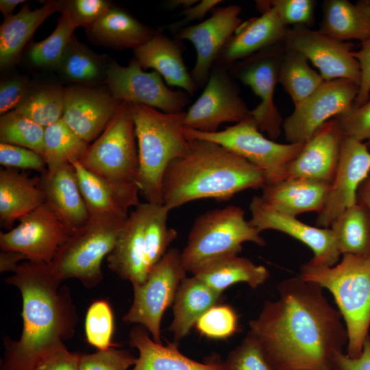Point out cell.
I'll list each match as a JSON object with an SVG mask.
<instances>
[{
	"label": "cell",
	"mask_w": 370,
	"mask_h": 370,
	"mask_svg": "<svg viewBox=\"0 0 370 370\" xmlns=\"http://www.w3.org/2000/svg\"><path fill=\"white\" fill-rule=\"evenodd\" d=\"M122 103L106 86H66L62 119L81 139L90 144L107 127Z\"/></svg>",
	"instance_id": "d6986e66"
},
{
	"label": "cell",
	"mask_w": 370,
	"mask_h": 370,
	"mask_svg": "<svg viewBox=\"0 0 370 370\" xmlns=\"http://www.w3.org/2000/svg\"><path fill=\"white\" fill-rule=\"evenodd\" d=\"M249 223L260 232L273 230L286 234L307 245L313 252L309 261L313 264L332 267L341 255L330 227H314L296 217L281 213L265 204L260 197H254L249 204Z\"/></svg>",
	"instance_id": "ffe728a7"
},
{
	"label": "cell",
	"mask_w": 370,
	"mask_h": 370,
	"mask_svg": "<svg viewBox=\"0 0 370 370\" xmlns=\"http://www.w3.org/2000/svg\"><path fill=\"white\" fill-rule=\"evenodd\" d=\"M108 0H69L64 1L62 10L66 12L77 27L86 29L100 18L112 6Z\"/></svg>",
	"instance_id": "681fc988"
},
{
	"label": "cell",
	"mask_w": 370,
	"mask_h": 370,
	"mask_svg": "<svg viewBox=\"0 0 370 370\" xmlns=\"http://www.w3.org/2000/svg\"><path fill=\"white\" fill-rule=\"evenodd\" d=\"M261 15L243 22L222 49L214 64L230 69L237 62L283 42L288 29L267 1H257Z\"/></svg>",
	"instance_id": "7402d4cb"
},
{
	"label": "cell",
	"mask_w": 370,
	"mask_h": 370,
	"mask_svg": "<svg viewBox=\"0 0 370 370\" xmlns=\"http://www.w3.org/2000/svg\"><path fill=\"white\" fill-rule=\"evenodd\" d=\"M345 134L338 119L321 125L307 140L286 168L285 178H301L331 184Z\"/></svg>",
	"instance_id": "44dd1931"
},
{
	"label": "cell",
	"mask_w": 370,
	"mask_h": 370,
	"mask_svg": "<svg viewBox=\"0 0 370 370\" xmlns=\"http://www.w3.org/2000/svg\"><path fill=\"white\" fill-rule=\"evenodd\" d=\"M145 202L140 203L125 221L115 245L107 256L108 267L132 286L143 283L149 273L145 238Z\"/></svg>",
	"instance_id": "cb8c5ba5"
},
{
	"label": "cell",
	"mask_w": 370,
	"mask_h": 370,
	"mask_svg": "<svg viewBox=\"0 0 370 370\" xmlns=\"http://www.w3.org/2000/svg\"><path fill=\"white\" fill-rule=\"evenodd\" d=\"M57 25L45 39L29 44L25 59L30 66L40 70H56L76 27L62 10Z\"/></svg>",
	"instance_id": "ab89813d"
},
{
	"label": "cell",
	"mask_w": 370,
	"mask_h": 370,
	"mask_svg": "<svg viewBox=\"0 0 370 370\" xmlns=\"http://www.w3.org/2000/svg\"><path fill=\"white\" fill-rule=\"evenodd\" d=\"M320 285L300 276L282 281L279 297L267 301L250 332L276 370H334L348 335L343 317Z\"/></svg>",
	"instance_id": "6da1fadb"
},
{
	"label": "cell",
	"mask_w": 370,
	"mask_h": 370,
	"mask_svg": "<svg viewBox=\"0 0 370 370\" xmlns=\"http://www.w3.org/2000/svg\"><path fill=\"white\" fill-rule=\"evenodd\" d=\"M283 42L310 61L325 81L347 79L359 85L360 66L352 55V42L335 39L305 26L288 28Z\"/></svg>",
	"instance_id": "2e32d148"
},
{
	"label": "cell",
	"mask_w": 370,
	"mask_h": 370,
	"mask_svg": "<svg viewBox=\"0 0 370 370\" xmlns=\"http://www.w3.org/2000/svg\"><path fill=\"white\" fill-rule=\"evenodd\" d=\"M241 10L237 5L215 9L208 19L175 34V39L189 40L196 49L197 58L190 75L198 88L205 86L222 49L242 24Z\"/></svg>",
	"instance_id": "ac0fdd59"
},
{
	"label": "cell",
	"mask_w": 370,
	"mask_h": 370,
	"mask_svg": "<svg viewBox=\"0 0 370 370\" xmlns=\"http://www.w3.org/2000/svg\"><path fill=\"white\" fill-rule=\"evenodd\" d=\"M64 87L54 84H32L24 99L14 110L45 128L62 118Z\"/></svg>",
	"instance_id": "74e56055"
},
{
	"label": "cell",
	"mask_w": 370,
	"mask_h": 370,
	"mask_svg": "<svg viewBox=\"0 0 370 370\" xmlns=\"http://www.w3.org/2000/svg\"><path fill=\"white\" fill-rule=\"evenodd\" d=\"M358 60L360 70V80L357 97L353 108H358L369 99L370 95V38L361 42L360 49L352 51Z\"/></svg>",
	"instance_id": "f5cc1de1"
},
{
	"label": "cell",
	"mask_w": 370,
	"mask_h": 370,
	"mask_svg": "<svg viewBox=\"0 0 370 370\" xmlns=\"http://www.w3.org/2000/svg\"><path fill=\"white\" fill-rule=\"evenodd\" d=\"M224 365L226 370H276L250 332L228 354Z\"/></svg>",
	"instance_id": "f6af8a7d"
},
{
	"label": "cell",
	"mask_w": 370,
	"mask_h": 370,
	"mask_svg": "<svg viewBox=\"0 0 370 370\" xmlns=\"http://www.w3.org/2000/svg\"><path fill=\"white\" fill-rule=\"evenodd\" d=\"M333 295L347 331V355L359 356L370 327V254H344L332 267L306 262L299 275Z\"/></svg>",
	"instance_id": "5b68a950"
},
{
	"label": "cell",
	"mask_w": 370,
	"mask_h": 370,
	"mask_svg": "<svg viewBox=\"0 0 370 370\" xmlns=\"http://www.w3.org/2000/svg\"><path fill=\"white\" fill-rule=\"evenodd\" d=\"M188 138L218 143L248 160L265 175L267 183L285 178L286 168L301 150L304 143H278L267 138L250 116L215 132L185 129Z\"/></svg>",
	"instance_id": "9c48e42d"
},
{
	"label": "cell",
	"mask_w": 370,
	"mask_h": 370,
	"mask_svg": "<svg viewBox=\"0 0 370 370\" xmlns=\"http://www.w3.org/2000/svg\"><path fill=\"white\" fill-rule=\"evenodd\" d=\"M180 41L158 30L148 41L133 50L134 59L143 69H153L168 85L180 88L193 96L198 87L183 60Z\"/></svg>",
	"instance_id": "d4e9b609"
},
{
	"label": "cell",
	"mask_w": 370,
	"mask_h": 370,
	"mask_svg": "<svg viewBox=\"0 0 370 370\" xmlns=\"http://www.w3.org/2000/svg\"><path fill=\"white\" fill-rule=\"evenodd\" d=\"M45 201L73 232L90 221V214L71 164L46 171L40 178Z\"/></svg>",
	"instance_id": "4316f807"
},
{
	"label": "cell",
	"mask_w": 370,
	"mask_h": 370,
	"mask_svg": "<svg viewBox=\"0 0 370 370\" xmlns=\"http://www.w3.org/2000/svg\"><path fill=\"white\" fill-rule=\"evenodd\" d=\"M357 202L363 204L370 210V173L358 188Z\"/></svg>",
	"instance_id": "680465c9"
},
{
	"label": "cell",
	"mask_w": 370,
	"mask_h": 370,
	"mask_svg": "<svg viewBox=\"0 0 370 370\" xmlns=\"http://www.w3.org/2000/svg\"><path fill=\"white\" fill-rule=\"evenodd\" d=\"M193 275L222 293L227 288L238 282H245L251 288H256L267 281L269 273L264 266L257 265L237 255L216 262Z\"/></svg>",
	"instance_id": "e575fe53"
},
{
	"label": "cell",
	"mask_w": 370,
	"mask_h": 370,
	"mask_svg": "<svg viewBox=\"0 0 370 370\" xmlns=\"http://www.w3.org/2000/svg\"><path fill=\"white\" fill-rule=\"evenodd\" d=\"M110 58L95 53L73 35L60 62L57 71L64 80L76 85L106 84Z\"/></svg>",
	"instance_id": "836d02e7"
},
{
	"label": "cell",
	"mask_w": 370,
	"mask_h": 370,
	"mask_svg": "<svg viewBox=\"0 0 370 370\" xmlns=\"http://www.w3.org/2000/svg\"><path fill=\"white\" fill-rule=\"evenodd\" d=\"M284 50V42H281L257 52L230 68L233 75L260 98V103L250 110V116L259 130L267 133L271 140L280 135L283 124L274 103V92Z\"/></svg>",
	"instance_id": "4fadbf2b"
},
{
	"label": "cell",
	"mask_w": 370,
	"mask_h": 370,
	"mask_svg": "<svg viewBox=\"0 0 370 370\" xmlns=\"http://www.w3.org/2000/svg\"><path fill=\"white\" fill-rule=\"evenodd\" d=\"M238 315L229 305L217 304L204 313L195 323L199 332L210 338L225 339L238 328Z\"/></svg>",
	"instance_id": "ee69618b"
},
{
	"label": "cell",
	"mask_w": 370,
	"mask_h": 370,
	"mask_svg": "<svg viewBox=\"0 0 370 370\" xmlns=\"http://www.w3.org/2000/svg\"><path fill=\"white\" fill-rule=\"evenodd\" d=\"M45 128L14 110L0 118V143L33 150L44 158Z\"/></svg>",
	"instance_id": "b9f144b4"
},
{
	"label": "cell",
	"mask_w": 370,
	"mask_h": 370,
	"mask_svg": "<svg viewBox=\"0 0 370 370\" xmlns=\"http://www.w3.org/2000/svg\"><path fill=\"white\" fill-rule=\"evenodd\" d=\"M124 222L90 219L72 232L49 264L53 274L61 282L74 278L88 288L98 284L103 260L112 251Z\"/></svg>",
	"instance_id": "52a82bcc"
},
{
	"label": "cell",
	"mask_w": 370,
	"mask_h": 370,
	"mask_svg": "<svg viewBox=\"0 0 370 370\" xmlns=\"http://www.w3.org/2000/svg\"><path fill=\"white\" fill-rule=\"evenodd\" d=\"M334 370H370V335L365 341L361 354L352 358L343 352L337 354L334 358Z\"/></svg>",
	"instance_id": "9f6ffc18"
},
{
	"label": "cell",
	"mask_w": 370,
	"mask_h": 370,
	"mask_svg": "<svg viewBox=\"0 0 370 370\" xmlns=\"http://www.w3.org/2000/svg\"><path fill=\"white\" fill-rule=\"evenodd\" d=\"M324 82L320 73L310 66L308 60L303 54L284 45L278 82L290 95L295 107L309 97Z\"/></svg>",
	"instance_id": "8d00e7d4"
},
{
	"label": "cell",
	"mask_w": 370,
	"mask_h": 370,
	"mask_svg": "<svg viewBox=\"0 0 370 370\" xmlns=\"http://www.w3.org/2000/svg\"><path fill=\"white\" fill-rule=\"evenodd\" d=\"M64 1L49 0L42 6L31 10L25 5L21 10L5 18L0 26V68L5 71L18 60L25 46L38 27L51 14L61 12Z\"/></svg>",
	"instance_id": "f1b7e54d"
},
{
	"label": "cell",
	"mask_w": 370,
	"mask_h": 370,
	"mask_svg": "<svg viewBox=\"0 0 370 370\" xmlns=\"http://www.w3.org/2000/svg\"><path fill=\"white\" fill-rule=\"evenodd\" d=\"M187 129L215 132L223 123H237L250 114L228 69L214 64L204 89L185 112Z\"/></svg>",
	"instance_id": "9a60e30c"
},
{
	"label": "cell",
	"mask_w": 370,
	"mask_h": 370,
	"mask_svg": "<svg viewBox=\"0 0 370 370\" xmlns=\"http://www.w3.org/2000/svg\"><path fill=\"white\" fill-rule=\"evenodd\" d=\"M358 89V84L347 79L325 81L283 121L286 140L289 143H304L325 123L347 114Z\"/></svg>",
	"instance_id": "8fae6325"
},
{
	"label": "cell",
	"mask_w": 370,
	"mask_h": 370,
	"mask_svg": "<svg viewBox=\"0 0 370 370\" xmlns=\"http://www.w3.org/2000/svg\"><path fill=\"white\" fill-rule=\"evenodd\" d=\"M45 202L40 179L30 178L12 169L0 170V222L11 229L13 223Z\"/></svg>",
	"instance_id": "4dcf8cb0"
},
{
	"label": "cell",
	"mask_w": 370,
	"mask_h": 370,
	"mask_svg": "<svg viewBox=\"0 0 370 370\" xmlns=\"http://www.w3.org/2000/svg\"><path fill=\"white\" fill-rule=\"evenodd\" d=\"M188 140L187 153L171 161L164 173L162 199L170 211L200 199L227 201L266 184L264 173L234 152L212 141Z\"/></svg>",
	"instance_id": "3957f363"
},
{
	"label": "cell",
	"mask_w": 370,
	"mask_h": 370,
	"mask_svg": "<svg viewBox=\"0 0 370 370\" xmlns=\"http://www.w3.org/2000/svg\"><path fill=\"white\" fill-rule=\"evenodd\" d=\"M186 273L181 251L176 248L169 249L149 271L145 281L133 286V302L123 321L143 326L155 342L162 343V319L166 310L173 304Z\"/></svg>",
	"instance_id": "30bf717a"
},
{
	"label": "cell",
	"mask_w": 370,
	"mask_h": 370,
	"mask_svg": "<svg viewBox=\"0 0 370 370\" xmlns=\"http://www.w3.org/2000/svg\"><path fill=\"white\" fill-rule=\"evenodd\" d=\"M369 173V149L365 143L345 135L334 179L325 203L318 212L316 226L330 227L344 210L356 204L358 188Z\"/></svg>",
	"instance_id": "e0dca14e"
},
{
	"label": "cell",
	"mask_w": 370,
	"mask_h": 370,
	"mask_svg": "<svg viewBox=\"0 0 370 370\" xmlns=\"http://www.w3.org/2000/svg\"><path fill=\"white\" fill-rule=\"evenodd\" d=\"M24 0H1L0 10L5 18L13 15V11L18 5L25 3Z\"/></svg>",
	"instance_id": "91938a15"
},
{
	"label": "cell",
	"mask_w": 370,
	"mask_h": 370,
	"mask_svg": "<svg viewBox=\"0 0 370 370\" xmlns=\"http://www.w3.org/2000/svg\"><path fill=\"white\" fill-rule=\"evenodd\" d=\"M0 164L7 169H22L40 171H47L42 156L29 149L0 143Z\"/></svg>",
	"instance_id": "c3c4849f"
},
{
	"label": "cell",
	"mask_w": 370,
	"mask_h": 370,
	"mask_svg": "<svg viewBox=\"0 0 370 370\" xmlns=\"http://www.w3.org/2000/svg\"><path fill=\"white\" fill-rule=\"evenodd\" d=\"M18 221L1 232L0 248L18 252L28 261L50 264L73 232L46 201Z\"/></svg>",
	"instance_id": "7c38bea8"
},
{
	"label": "cell",
	"mask_w": 370,
	"mask_h": 370,
	"mask_svg": "<svg viewBox=\"0 0 370 370\" xmlns=\"http://www.w3.org/2000/svg\"><path fill=\"white\" fill-rule=\"evenodd\" d=\"M27 77L12 74L1 79L0 83V114L15 110L21 103L30 86Z\"/></svg>",
	"instance_id": "816d5d0a"
},
{
	"label": "cell",
	"mask_w": 370,
	"mask_h": 370,
	"mask_svg": "<svg viewBox=\"0 0 370 370\" xmlns=\"http://www.w3.org/2000/svg\"><path fill=\"white\" fill-rule=\"evenodd\" d=\"M72 165L90 219H109L124 221L131 207L140 202L136 183L116 182L104 179L86 169L79 160Z\"/></svg>",
	"instance_id": "603a6c76"
},
{
	"label": "cell",
	"mask_w": 370,
	"mask_h": 370,
	"mask_svg": "<svg viewBox=\"0 0 370 370\" xmlns=\"http://www.w3.org/2000/svg\"><path fill=\"white\" fill-rule=\"evenodd\" d=\"M25 260L20 253L12 251H1L0 253V271H12L18 267L19 262Z\"/></svg>",
	"instance_id": "6f0895ef"
},
{
	"label": "cell",
	"mask_w": 370,
	"mask_h": 370,
	"mask_svg": "<svg viewBox=\"0 0 370 370\" xmlns=\"http://www.w3.org/2000/svg\"><path fill=\"white\" fill-rule=\"evenodd\" d=\"M131 109L138 152L136 183L147 202L162 204L166 169L171 161L188 151L186 113H166L140 104H131Z\"/></svg>",
	"instance_id": "277c9868"
},
{
	"label": "cell",
	"mask_w": 370,
	"mask_h": 370,
	"mask_svg": "<svg viewBox=\"0 0 370 370\" xmlns=\"http://www.w3.org/2000/svg\"><path fill=\"white\" fill-rule=\"evenodd\" d=\"M14 273L6 282L21 291L23 327L18 341H6L2 369L34 370L74 334L75 310L49 264L27 261Z\"/></svg>",
	"instance_id": "7a4b0ae2"
},
{
	"label": "cell",
	"mask_w": 370,
	"mask_h": 370,
	"mask_svg": "<svg viewBox=\"0 0 370 370\" xmlns=\"http://www.w3.org/2000/svg\"><path fill=\"white\" fill-rule=\"evenodd\" d=\"M158 31L142 23L124 9L113 5L86 29L92 42L116 50L130 48L134 50L148 41Z\"/></svg>",
	"instance_id": "f546056e"
},
{
	"label": "cell",
	"mask_w": 370,
	"mask_h": 370,
	"mask_svg": "<svg viewBox=\"0 0 370 370\" xmlns=\"http://www.w3.org/2000/svg\"><path fill=\"white\" fill-rule=\"evenodd\" d=\"M44 158L47 171L80 161L90 144L81 139L62 119L45 127Z\"/></svg>",
	"instance_id": "f35d334b"
},
{
	"label": "cell",
	"mask_w": 370,
	"mask_h": 370,
	"mask_svg": "<svg viewBox=\"0 0 370 370\" xmlns=\"http://www.w3.org/2000/svg\"><path fill=\"white\" fill-rule=\"evenodd\" d=\"M198 1L197 0H169L164 5L167 9H175L178 7H182L184 10L194 5Z\"/></svg>",
	"instance_id": "94428289"
},
{
	"label": "cell",
	"mask_w": 370,
	"mask_h": 370,
	"mask_svg": "<svg viewBox=\"0 0 370 370\" xmlns=\"http://www.w3.org/2000/svg\"><path fill=\"white\" fill-rule=\"evenodd\" d=\"M130 345L138 351V357L130 370H226L224 361L212 356L201 362L182 354L175 343H158L140 325L130 333Z\"/></svg>",
	"instance_id": "484cf974"
},
{
	"label": "cell",
	"mask_w": 370,
	"mask_h": 370,
	"mask_svg": "<svg viewBox=\"0 0 370 370\" xmlns=\"http://www.w3.org/2000/svg\"><path fill=\"white\" fill-rule=\"evenodd\" d=\"M169 212L163 204L145 202V238L147 264L149 271L177 238L176 230L167 225Z\"/></svg>",
	"instance_id": "60d3db41"
},
{
	"label": "cell",
	"mask_w": 370,
	"mask_h": 370,
	"mask_svg": "<svg viewBox=\"0 0 370 370\" xmlns=\"http://www.w3.org/2000/svg\"><path fill=\"white\" fill-rule=\"evenodd\" d=\"M260 233L245 219L244 210L238 206L206 211L195 219L181 251L184 267L193 275L216 262L237 256L245 242L264 246Z\"/></svg>",
	"instance_id": "8992f818"
},
{
	"label": "cell",
	"mask_w": 370,
	"mask_h": 370,
	"mask_svg": "<svg viewBox=\"0 0 370 370\" xmlns=\"http://www.w3.org/2000/svg\"><path fill=\"white\" fill-rule=\"evenodd\" d=\"M221 0H201L196 4L182 11L184 17L178 21L167 25V28L172 33H177L180 29L189 26V24L197 21L203 19L208 12L212 10L216 5L221 3Z\"/></svg>",
	"instance_id": "11a10c76"
},
{
	"label": "cell",
	"mask_w": 370,
	"mask_h": 370,
	"mask_svg": "<svg viewBox=\"0 0 370 370\" xmlns=\"http://www.w3.org/2000/svg\"><path fill=\"white\" fill-rule=\"evenodd\" d=\"M336 118L346 136L365 143L370 149V99Z\"/></svg>",
	"instance_id": "f907efd6"
},
{
	"label": "cell",
	"mask_w": 370,
	"mask_h": 370,
	"mask_svg": "<svg viewBox=\"0 0 370 370\" xmlns=\"http://www.w3.org/2000/svg\"><path fill=\"white\" fill-rule=\"evenodd\" d=\"M79 162L90 171L108 180L137 184L138 152L130 103L123 101Z\"/></svg>",
	"instance_id": "ba28073f"
},
{
	"label": "cell",
	"mask_w": 370,
	"mask_h": 370,
	"mask_svg": "<svg viewBox=\"0 0 370 370\" xmlns=\"http://www.w3.org/2000/svg\"><path fill=\"white\" fill-rule=\"evenodd\" d=\"M106 85L121 101L147 106L166 113L183 112L190 97L182 90L168 88L158 72L144 71L134 58L127 66L110 58Z\"/></svg>",
	"instance_id": "5bb4252c"
},
{
	"label": "cell",
	"mask_w": 370,
	"mask_h": 370,
	"mask_svg": "<svg viewBox=\"0 0 370 370\" xmlns=\"http://www.w3.org/2000/svg\"><path fill=\"white\" fill-rule=\"evenodd\" d=\"M220 293L196 276L186 277L180 283L173 304V321L169 330L178 341L187 336L199 318L218 304Z\"/></svg>",
	"instance_id": "d6a6232c"
},
{
	"label": "cell",
	"mask_w": 370,
	"mask_h": 370,
	"mask_svg": "<svg viewBox=\"0 0 370 370\" xmlns=\"http://www.w3.org/2000/svg\"><path fill=\"white\" fill-rule=\"evenodd\" d=\"M330 185L301 178H286L266 184L260 196L274 210L293 217L323 207Z\"/></svg>",
	"instance_id": "83f0119b"
},
{
	"label": "cell",
	"mask_w": 370,
	"mask_h": 370,
	"mask_svg": "<svg viewBox=\"0 0 370 370\" xmlns=\"http://www.w3.org/2000/svg\"><path fill=\"white\" fill-rule=\"evenodd\" d=\"M80 358L81 354L64 346L42 359L34 370H79Z\"/></svg>",
	"instance_id": "db71d44e"
},
{
	"label": "cell",
	"mask_w": 370,
	"mask_h": 370,
	"mask_svg": "<svg viewBox=\"0 0 370 370\" xmlns=\"http://www.w3.org/2000/svg\"><path fill=\"white\" fill-rule=\"evenodd\" d=\"M114 317L111 307L105 300H97L88 308L85 332L88 343L98 350L115 346L112 342Z\"/></svg>",
	"instance_id": "7bdbcfd3"
},
{
	"label": "cell",
	"mask_w": 370,
	"mask_h": 370,
	"mask_svg": "<svg viewBox=\"0 0 370 370\" xmlns=\"http://www.w3.org/2000/svg\"><path fill=\"white\" fill-rule=\"evenodd\" d=\"M322 11L319 31L325 34L347 42L370 38V0L355 3L347 0H326Z\"/></svg>",
	"instance_id": "1f68e13d"
},
{
	"label": "cell",
	"mask_w": 370,
	"mask_h": 370,
	"mask_svg": "<svg viewBox=\"0 0 370 370\" xmlns=\"http://www.w3.org/2000/svg\"><path fill=\"white\" fill-rule=\"evenodd\" d=\"M137 357L125 349L114 347L81 355L79 370H129L136 362Z\"/></svg>",
	"instance_id": "bcb514c9"
},
{
	"label": "cell",
	"mask_w": 370,
	"mask_h": 370,
	"mask_svg": "<svg viewBox=\"0 0 370 370\" xmlns=\"http://www.w3.org/2000/svg\"><path fill=\"white\" fill-rule=\"evenodd\" d=\"M341 255L367 256L370 254V210L357 202L344 210L332 223Z\"/></svg>",
	"instance_id": "d590c367"
},
{
	"label": "cell",
	"mask_w": 370,
	"mask_h": 370,
	"mask_svg": "<svg viewBox=\"0 0 370 370\" xmlns=\"http://www.w3.org/2000/svg\"><path fill=\"white\" fill-rule=\"evenodd\" d=\"M267 2L288 26L308 27L314 21L316 2L313 0H271Z\"/></svg>",
	"instance_id": "7dc6e473"
}]
</instances>
